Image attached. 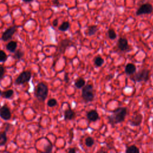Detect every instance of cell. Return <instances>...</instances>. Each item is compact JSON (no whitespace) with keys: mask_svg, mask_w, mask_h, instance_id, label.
Segmentation results:
<instances>
[{"mask_svg":"<svg viewBox=\"0 0 153 153\" xmlns=\"http://www.w3.org/2000/svg\"><path fill=\"white\" fill-rule=\"evenodd\" d=\"M17 47V42L14 41H11L6 45L7 50L11 53H14Z\"/></svg>","mask_w":153,"mask_h":153,"instance_id":"9a60e30c","label":"cell"},{"mask_svg":"<svg viewBox=\"0 0 153 153\" xmlns=\"http://www.w3.org/2000/svg\"><path fill=\"white\" fill-rule=\"evenodd\" d=\"M94 143V140L93 137L88 136L85 139V144L87 147H91Z\"/></svg>","mask_w":153,"mask_h":153,"instance_id":"603a6c76","label":"cell"},{"mask_svg":"<svg viewBox=\"0 0 153 153\" xmlns=\"http://www.w3.org/2000/svg\"><path fill=\"white\" fill-rule=\"evenodd\" d=\"M118 48L121 51H127L129 48V45L128 43V41L126 38L121 37L119 38L117 43Z\"/></svg>","mask_w":153,"mask_h":153,"instance_id":"30bf717a","label":"cell"},{"mask_svg":"<svg viewBox=\"0 0 153 153\" xmlns=\"http://www.w3.org/2000/svg\"><path fill=\"white\" fill-rule=\"evenodd\" d=\"M31 76L32 75L30 71H23L16 79L14 84L16 85H22L25 83L28 82L30 80Z\"/></svg>","mask_w":153,"mask_h":153,"instance_id":"5b68a950","label":"cell"},{"mask_svg":"<svg viewBox=\"0 0 153 153\" xmlns=\"http://www.w3.org/2000/svg\"><path fill=\"white\" fill-rule=\"evenodd\" d=\"M0 117L4 120H9L11 117V113L10 108L4 105L0 108Z\"/></svg>","mask_w":153,"mask_h":153,"instance_id":"9c48e42d","label":"cell"},{"mask_svg":"<svg viewBox=\"0 0 153 153\" xmlns=\"http://www.w3.org/2000/svg\"><path fill=\"white\" fill-rule=\"evenodd\" d=\"M70 27V24L68 22H63L59 27V30L62 32H65L67 30H68V29Z\"/></svg>","mask_w":153,"mask_h":153,"instance_id":"7402d4cb","label":"cell"},{"mask_svg":"<svg viewBox=\"0 0 153 153\" xmlns=\"http://www.w3.org/2000/svg\"><path fill=\"white\" fill-rule=\"evenodd\" d=\"M98 28L96 25H91L88 27L87 29V35L91 36L96 34V33L97 32Z\"/></svg>","mask_w":153,"mask_h":153,"instance_id":"2e32d148","label":"cell"},{"mask_svg":"<svg viewBox=\"0 0 153 153\" xmlns=\"http://www.w3.org/2000/svg\"><path fill=\"white\" fill-rule=\"evenodd\" d=\"M13 94H14L13 90L11 89H10V90H7L5 91H2L1 96L5 99H9L13 95Z\"/></svg>","mask_w":153,"mask_h":153,"instance_id":"44dd1931","label":"cell"},{"mask_svg":"<svg viewBox=\"0 0 153 153\" xmlns=\"http://www.w3.org/2000/svg\"><path fill=\"white\" fill-rule=\"evenodd\" d=\"M10 124H6V125H5V130L4 131H5L6 132L8 130V129H9V128H10Z\"/></svg>","mask_w":153,"mask_h":153,"instance_id":"836d02e7","label":"cell"},{"mask_svg":"<svg viewBox=\"0 0 153 153\" xmlns=\"http://www.w3.org/2000/svg\"><path fill=\"white\" fill-rule=\"evenodd\" d=\"M48 93V88L46 84L43 82H39L38 84L35 94L39 101L44 102L47 97Z\"/></svg>","mask_w":153,"mask_h":153,"instance_id":"3957f363","label":"cell"},{"mask_svg":"<svg viewBox=\"0 0 153 153\" xmlns=\"http://www.w3.org/2000/svg\"><path fill=\"white\" fill-rule=\"evenodd\" d=\"M7 141V137L6 134V131H4L0 132V146H4L5 145Z\"/></svg>","mask_w":153,"mask_h":153,"instance_id":"d6986e66","label":"cell"},{"mask_svg":"<svg viewBox=\"0 0 153 153\" xmlns=\"http://www.w3.org/2000/svg\"><path fill=\"white\" fill-rule=\"evenodd\" d=\"M103 63H104V60L100 55H98L95 57L94 59V63L96 66L100 67L103 64Z\"/></svg>","mask_w":153,"mask_h":153,"instance_id":"ffe728a7","label":"cell"},{"mask_svg":"<svg viewBox=\"0 0 153 153\" xmlns=\"http://www.w3.org/2000/svg\"><path fill=\"white\" fill-rule=\"evenodd\" d=\"M139 152V149L136 145H134L128 146L125 151L126 153H138Z\"/></svg>","mask_w":153,"mask_h":153,"instance_id":"ac0fdd59","label":"cell"},{"mask_svg":"<svg viewBox=\"0 0 153 153\" xmlns=\"http://www.w3.org/2000/svg\"><path fill=\"white\" fill-rule=\"evenodd\" d=\"M69 153H75L76 152V150L75 148H70L68 151Z\"/></svg>","mask_w":153,"mask_h":153,"instance_id":"4dcf8cb0","label":"cell"},{"mask_svg":"<svg viewBox=\"0 0 153 153\" xmlns=\"http://www.w3.org/2000/svg\"><path fill=\"white\" fill-rule=\"evenodd\" d=\"M85 84V81L84 78L79 77L77 78L75 81V85L77 88H82Z\"/></svg>","mask_w":153,"mask_h":153,"instance_id":"e0dca14e","label":"cell"},{"mask_svg":"<svg viewBox=\"0 0 153 153\" xmlns=\"http://www.w3.org/2000/svg\"><path fill=\"white\" fill-rule=\"evenodd\" d=\"M69 78L68 76V74H65V75L64 80H65V81L66 82H68L69 81Z\"/></svg>","mask_w":153,"mask_h":153,"instance_id":"d6a6232c","label":"cell"},{"mask_svg":"<svg viewBox=\"0 0 153 153\" xmlns=\"http://www.w3.org/2000/svg\"><path fill=\"white\" fill-rule=\"evenodd\" d=\"M75 112L69 106L68 109L65 111L64 118L65 120H71L75 117Z\"/></svg>","mask_w":153,"mask_h":153,"instance_id":"4fadbf2b","label":"cell"},{"mask_svg":"<svg viewBox=\"0 0 153 153\" xmlns=\"http://www.w3.org/2000/svg\"><path fill=\"white\" fill-rule=\"evenodd\" d=\"M8 58L7 54L3 51L0 50V62H5Z\"/></svg>","mask_w":153,"mask_h":153,"instance_id":"484cf974","label":"cell"},{"mask_svg":"<svg viewBox=\"0 0 153 153\" xmlns=\"http://www.w3.org/2000/svg\"><path fill=\"white\" fill-rule=\"evenodd\" d=\"M44 152L49 153V152H52V149H53V145L52 143L49 142V144L47 145L46 146H44Z\"/></svg>","mask_w":153,"mask_h":153,"instance_id":"83f0119b","label":"cell"},{"mask_svg":"<svg viewBox=\"0 0 153 153\" xmlns=\"http://www.w3.org/2000/svg\"><path fill=\"white\" fill-rule=\"evenodd\" d=\"M2 91L0 90V96H1V94H2Z\"/></svg>","mask_w":153,"mask_h":153,"instance_id":"8d00e7d4","label":"cell"},{"mask_svg":"<svg viewBox=\"0 0 153 153\" xmlns=\"http://www.w3.org/2000/svg\"><path fill=\"white\" fill-rule=\"evenodd\" d=\"M150 71L148 69L143 68L137 72H134L130 77L131 80L134 82H146L149 79Z\"/></svg>","mask_w":153,"mask_h":153,"instance_id":"7a4b0ae2","label":"cell"},{"mask_svg":"<svg viewBox=\"0 0 153 153\" xmlns=\"http://www.w3.org/2000/svg\"><path fill=\"white\" fill-rule=\"evenodd\" d=\"M153 11V7L149 3H145L141 5L136 12V16H140L143 14H149Z\"/></svg>","mask_w":153,"mask_h":153,"instance_id":"8992f818","label":"cell"},{"mask_svg":"<svg viewBox=\"0 0 153 153\" xmlns=\"http://www.w3.org/2000/svg\"><path fill=\"white\" fill-rule=\"evenodd\" d=\"M4 73H5L4 68L2 65H0V79H1L3 77Z\"/></svg>","mask_w":153,"mask_h":153,"instance_id":"f1b7e54d","label":"cell"},{"mask_svg":"<svg viewBox=\"0 0 153 153\" xmlns=\"http://www.w3.org/2000/svg\"><path fill=\"white\" fill-rule=\"evenodd\" d=\"M73 42L69 39L66 38L61 40L58 45V50L59 53H64L67 48V47L70 46H73Z\"/></svg>","mask_w":153,"mask_h":153,"instance_id":"52a82bcc","label":"cell"},{"mask_svg":"<svg viewBox=\"0 0 153 153\" xmlns=\"http://www.w3.org/2000/svg\"><path fill=\"white\" fill-rule=\"evenodd\" d=\"M97 152H107V151H103V150H99L97 151Z\"/></svg>","mask_w":153,"mask_h":153,"instance_id":"d590c367","label":"cell"},{"mask_svg":"<svg viewBox=\"0 0 153 153\" xmlns=\"http://www.w3.org/2000/svg\"><path fill=\"white\" fill-rule=\"evenodd\" d=\"M127 114L126 107H118L112 111V114L108 116V123L112 126L123 122Z\"/></svg>","mask_w":153,"mask_h":153,"instance_id":"6da1fadb","label":"cell"},{"mask_svg":"<svg viewBox=\"0 0 153 153\" xmlns=\"http://www.w3.org/2000/svg\"><path fill=\"white\" fill-rule=\"evenodd\" d=\"M152 125H153V122H152Z\"/></svg>","mask_w":153,"mask_h":153,"instance_id":"74e56055","label":"cell"},{"mask_svg":"<svg viewBox=\"0 0 153 153\" xmlns=\"http://www.w3.org/2000/svg\"><path fill=\"white\" fill-rule=\"evenodd\" d=\"M23 1H24L25 2H30L32 1H33V0H22Z\"/></svg>","mask_w":153,"mask_h":153,"instance_id":"e575fe53","label":"cell"},{"mask_svg":"<svg viewBox=\"0 0 153 153\" xmlns=\"http://www.w3.org/2000/svg\"><path fill=\"white\" fill-rule=\"evenodd\" d=\"M86 115H87V119L90 121H91V122H95L99 118V114L94 109H92V110L88 111Z\"/></svg>","mask_w":153,"mask_h":153,"instance_id":"7c38bea8","label":"cell"},{"mask_svg":"<svg viewBox=\"0 0 153 153\" xmlns=\"http://www.w3.org/2000/svg\"><path fill=\"white\" fill-rule=\"evenodd\" d=\"M81 96L83 100L86 102L93 101L95 96L93 86L91 84H88L85 85L82 87Z\"/></svg>","mask_w":153,"mask_h":153,"instance_id":"277c9868","label":"cell"},{"mask_svg":"<svg viewBox=\"0 0 153 153\" xmlns=\"http://www.w3.org/2000/svg\"><path fill=\"white\" fill-rule=\"evenodd\" d=\"M17 30V27L16 26H13L11 27H10L7 29H6L2 35V39L4 41H7L10 39H11L16 32Z\"/></svg>","mask_w":153,"mask_h":153,"instance_id":"ba28073f","label":"cell"},{"mask_svg":"<svg viewBox=\"0 0 153 153\" xmlns=\"http://www.w3.org/2000/svg\"><path fill=\"white\" fill-rule=\"evenodd\" d=\"M52 2H53V4L54 5H55L56 6H59V5H60L59 0H52Z\"/></svg>","mask_w":153,"mask_h":153,"instance_id":"f546056e","label":"cell"},{"mask_svg":"<svg viewBox=\"0 0 153 153\" xmlns=\"http://www.w3.org/2000/svg\"><path fill=\"white\" fill-rule=\"evenodd\" d=\"M136 71V66L131 63H129L126 65L125 67V72L128 75H133Z\"/></svg>","mask_w":153,"mask_h":153,"instance_id":"5bb4252c","label":"cell"},{"mask_svg":"<svg viewBox=\"0 0 153 153\" xmlns=\"http://www.w3.org/2000/svg\"><path fill=\"white\" fill-rule=\"evenodd\" d=\"M143 116L141 114H136L130 120V124L133 126H139L142 121Z\"/></svg>","mask_w":153,"mask_h":153,"instance_id":"8fae6325","label":"cell"},{"mask_svg":"<svg viewBox=\"0 0 153 153\" xmlns=\"http://www.w3.org/2000/svg\"><path fill=\"white\" fill-rule=\"evenodd\" d=\"M57 25H58V19H56L53 21V26L56 27L57 26Z\"/></svg>","mask_w":153,"mask_h":153,"instance_id":"1f68e13d","label":"cell"},{"mask_svg":"<svg viewBox=\"0 0 153 153\" xmlns=\"http://www.w3.org/2000/svg\"><path fill=\"white\" fill-rule=\"evenodd\" d=\"M108 38L110 39H115L116 38H117V34H116V32L115 31L111 28L109 29H108Z\"/></svg>","mask_w":153,"mask_h":153,"instance_id":"cb8c5ba5","label":"cell"},{"mask_svg":"<svg viewBox=\"0 0 153 153\" xmlns=\"http://www.w3.org/2000/svg\"><path fill=\"white\" fill-rule=\"evenodd\" d=\"M23 56H24V52L22 50L19 49L14 51V54L13 57L16 59H20L23 57Z\"/></svg>","mask_w":153,"mask_h":153,"instance_id":"d4e9b609","label":"cell"},{"mask_svg":"<svg viewBox=\"0 0 153 153\" xmlns=\"http://www.w3.org/2000/svg\"><path fill=\"white\" fill-rule=\"evenodd\" d=\"M57 102L56 99H54V98L50 99L47 102V105L49 107H54L56 105H57Z\"/></svg>","mask_w":153,"mask_h":153,"instance_id":"4316f807","label":"cell"}]
</instances>
